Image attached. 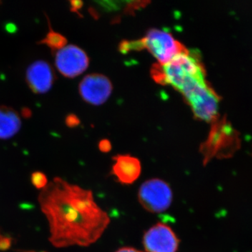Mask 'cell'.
<instances>
[{"instance_id": "obj_1", "label": "cell", "mask_w": 252, "mask_h": 252, "mask_svg": "<svg viewBox=\"0 0 252 252\" xmlns=\"http://www.w3.org/2000/svg\"><path fill=\"white\" fill-rule=\"evenodd\" d=\"M39 203L49 223V241L56 248L90 246L110 223L91 190L60 177L41 189Z\"/></svg>"}, {"instance_id": "obj_2", "label": "cell", "mask_w": 252, "mask_h": 252, "mask_svg": "<svg viewBox=\"0 0 252 252\" xmlns=\"http://www.w3.org/2000/svg\"><path fill=\"white\" fill-rule=\"evenodd\" d=\"M152 76L158 84L180 92L197 119L208 122L216 117L220 97L207 83L203 63L195 53L187 50L165 64H154Z\"/></svg>"}, {"instance_id": "obj_3", "label": "cell", "mask_w": 252, "mask_h": 252, "mask_svg": "<svg viewBox=\"0 0 252 252\" xmlns=\"http://www.w3.org/2000/svg\"><path fill=\"white\" fill-rule=\"evenodd\" d=\"M142 49L148 50L159 64H165L177 55L187 51L170 33L158 29L150 30L142 39L124 41L120 45V51L123 53Z\"/></svg>"}, {"instance_id": "obj_4", "label": "cell", "mask_w": 252, "mask_h": 252, "mask_svg": "<svg viewBox=\"0 0 252 252\" xmlns=\"http://www.w3.org/2000/svg\"><path fill=\"white\" fill-rule=\"evenodd\" d=\"M235 131L224 121L213 126L206 142L200 147L203 162L207 165L214 158L229 157L238 147Z\"/></svg>"}, {"instance_id": "obj_5", "label": "cell", "mask_w": 252, "mask_h": 252, "mask_svg": "<svg viewBox=\"0 0 252 252\" xmlns=\"http://www.w3.org/2000/svg\"><path fill=\"white\" fill-rule=\"evenodd\" d=\"M139 201L147 211L161 213L171 205L173 194L170 186L160 179L144 182L139 190Z\"/></svg>"}, {"instance_id": "obj_6", "label": "cell", "mask_w": 252, "mask_h": 252, "mask_svg": "<svg viewBox=\"0 0 252 252\" xmlns=\"http://www.w3.org/2000/svg\"><path fill=\"white\" fill-rule=\"evenodd\" d=\"M55 63L64 77L74 78L85 72L89 59L84 50L75 45L65 46L56 54Z\"/></svg>"}, {"instance_id": "obj_7", "label": "cell", "mask_w": 252, "mask_h": 252, "mask_svg": "<svg viewBox=\"0 0 252 252\" xmlns=\"http://www.w3.org/2000/svg\"><path fill=\"white\" fill-rule=\"evenodd\" d=\"M180 240L169 225L158 223L149 228L143 238L147 252H177Z\"/></svg>"}, {"instance_id": "obj_8", "label": "cell", "mask_w": 252, "mask_h": 252, "mask_svg": "<svg viewBox=\"0 0 252 252\" xmlns=\"http://www.w3.org/2000/svg\"><path fill=\"white\" fill-rule=\"evenodd\" d=\"M112 91L111 81L99 74L86 76L79 84L81 97L94 105L103 104L109 98Z\"/></svg>"}, {"instance_id": "obj_9", "label": "cell", "mask_w": 252, "mask_h": 252, "mask_svg": "<svg viewBox=\"0 0 252 252\" xmlns=\"http://www.w3.org/2000/svg\"><path fill=\"white\" fill-rule=\"evenodd\" d=\"M26 80L30 89L34 94H46L54 84V72L51 66L46 61H36L28 68Z\"/></svg>"}, {"instance_id": "obj_10", "label": "cell", "mask_w": 252, "mask_h": 252, "mask_svg": "<svg viewBox=\"0 0 252 252\" xmlns=\"http://www.w3.org/2000/svg\"><path fill=\"white\" fill-rule=\"evenodd\" d=\"M112 174L123 185H132L138 180L142 172L141 162L130 155H118L114 158Z\"/></svg>"}, {"instance_id": "obj_11", "label": "cell", "mask_w": 252, "mask_h": 252, "mask_svg": "<svg viewBox=\"0 0 252 252\" xmlns=\"http://www.w3.org/2000/svg\"><path fill=\"white\" fill-rule=\"evenodd\" d=\"M21 127V118L16 111L12 107L0 106V140L11 138Z\"/></svg>"}, {"instance_id": "obj_12", "label": "cell", "mask_w": 252, "mask_h": 252, "mask_svg": "<svg viewBox=\"0 0 252 252\" xmlns=\"http://www.w3.org/2000/svg\"><path fill=\"white\" fill-rule=\"evenodd\" d=\"M46 18H47L48 24H49V31L45 37L39 41L37 44L47 46L52 51H57V50L59 51L66 46L67 43V39L62 34L57 32H55L51 27L49 17L46 16Z\"/></svg>"}, {"instance_id": "obj_13", "label": "cell", "mask_w": 252, "mask_h": 252, "mask_svg": "<svg viewBox=\"0 0 252 252\" xmlns=\"http://www.w3.org/2000/svg\"><path fill=\"white\" fill-rule=\"evenodd\" d=\"M31 181L32 185L38 189H44L49 183L45 174L41 172H34L31 176Z\"/></svg>"}, {"instance_id": "obj_14", "label": "cell", "mask_w": 252, "mask_h": 252, "mask_svg": "<svg viewBox=\"0 0 252 252\" xmlns=\"http://www.w3.org/2000/svg\"><path fill=\"white\" fill-rule=\"evenodd\" d=\"M11 245V240L4 235L0 233V250L5 251L10 248Z\"/></svg>"}, {"instance_id": "obj_15", "label": "cell", "mask_w": 252, "mask_h": 252, "mask_svg": "<svg viewBox=\"0 0 252 252\" xmlns=\"http://www.w3.org/2000/svg\"><path fill=\"white\" fill-rule=\"evenodd\" d=\"M79 119L74 114H69L65 119L66 125L69 127H74L79 125Z\"/></svg>"}, {"instance_id": "obj_16", "label": "cell", "mask_w": 252, "mask_h": 252, "mask_svg": "<svg viewBox=\"0 0 252 252\" xmlns=\"http://www.w3.org/2000/svg\"><path fill=\"white\" fill-rule=\"evenodd\" d=\"M70 4V10L72 12L77 13L79 15V9L82 7L83 2L81 1H69Z\"/></svg>"}, {"instance_id": "obj_17", "label": "cell", "mask_w": 252, "mask_h": 252, "mask_svg": "<svg viewBox=\"0 0 252 252\" xmlns=\"http://www.w3.org/2000/svg\"><path fill=\"white\" fill-rule=\"evenodd\" d=\"M21 115L24 119H30L32 115V112L31 109L28 108V107H23L21 109Z\"/></svg>"}, {"instance_id": "obj_18", "label": "cell", "mask_w": 252, "mask_h": 252, "mask_svg": "<svg viewBox=\"0 0 252 252\" xmlns=\"http://www.w3.org/2000/svg\"><path fill=\"white\" fill-rule=\"evenodd\" d=\"M107 141H102V142H100L99 144V148H100L101 151L102 152H107L108 151V147L109 149L111 148L110 144H107Z\"/></svg>"}, {"instance_id": "obj_19", "label": "cell", "mask_w": 252, "mask_h": 252, "mask_svg": "<svg viewBox=\"0 0 252 252\" xmlns=\"http://www.w3.org/2000/svg\"><path fill=\"white\" fill-rule=\"evenodd\" d=\"M116 252H142L140 251V250H137V249L132 248H123L119 249V250H117Z\"/></svg>"}, {"instance_id": "obj_20", "label": "cell", "mask_w": 252, "mask_h": 252, "mask_svg": "<svg viewBox=\"0 0 252 252\" xmlns=\"http://www.w3.org/2000/svg\"></svg>"}]
</instances>
